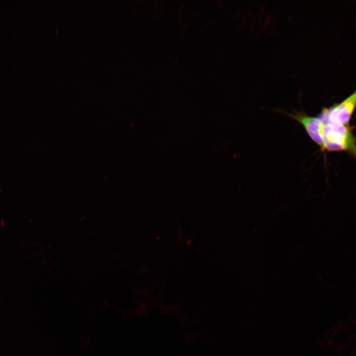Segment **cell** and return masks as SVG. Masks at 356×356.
I'll list each match as a JSON object with an SVG mask.
<instances>
[{
  "label": "cell",
  "instance_id": "cell-1",
  "mask_svg": "<svg viewBox=\"0 0 356 356\" xmlns=\"http://www.w3.org/2000/svg\"><path fill=\"white\" fill-rule=\"evenodd\" d=\"M354 128L350 125L320 120L317 144L322 152L344 151L355 158L356 137L353 133Z\"/></svg>",
  "mask_w": 356,
  "mask_h": 356
},
{
  "label": "cell",
  "instance_id": "cell-2",
  "mask_svg": "<svg viewBox=\"0 0 356 356\" xmlns=\"http://www.w3.org/2000/svg\"><path fill=\"white\" fill-rule=\"evenodd\" d=\"M356 94L354 91L340 103L324 107L316 116L322 121L350 125L356 106Z\"/></svg>",
  "mask_w": 356,
  "mask_h": 356
}]
</instances>
